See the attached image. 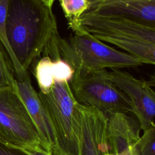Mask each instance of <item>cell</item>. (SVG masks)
I'll list each match as a JSON object with an SVG mask.
<instances>
[{"label": "cell", "mask_w": 155, "mask_h": 155, "mask_svg": "<svg viewBox=\"0 0 155 155\" xmlns=\"http://www.w3.org/2000/svg\"><path fill=\"white\" fill-rule=\"evenodd\" d=\"M67 19L68 28L73 33L81 28L80 19L90 7L88 0H58Z\"/></svg>", "instance_id": "12"}, {"label": "cell", "mask_w": 155, "mask_h": 155, "mask_svg": "<svg viewBox=\"0 0 155 155\" xmlns=\"http://www.w3.org/2000/svg\"><path fill=\"white\" fill-rule=\"evenodd\" d=\"M8 3L9 0H0V41L3 44L10 56L14 71V76L15 77H21L28 71H24L20 67L13 54L7 38L5 24Z\"/></svg>", "instance_id": "13"}, {"label": "cell", "mask_w": 155, "mask_h": 155, "mask_svg": "<svg viewBox=\"0 0 155 155\" xmlns=\"http://www.w3.org/2000/svg\"><path fill=\"white\" fill-rule=\"evenodd\" d=\"M0 140L19 148L39 145L36 127L16 84L0 88Z\"/></svg>", "instance_id": "6"}, {"label": "cell", "mask_w": 155, "mask_h": 155, "mask_svg": "<svg viewBox=\"0 0 155 155\" xmlns=\"http://www.w3.org/2000/svg\"><path fill=\"white\" fill-rule=\"evenodd\" d=\"M110 80L128 97L132 112L137 117L143 131L154 127L155 93L152 88L154 79L146 81L136 79L128 72L120 69L108 71Z\"/></svg>", "instance_id": "7"}, {"label": "cell", "mask_w": 155, "mask_h": 155, "mask_svg": "<svg viewBox=\"0 0 155 155\" xmlns=\"http://www.w3.org/2000/svg\"><path fill=\"white\" fill-rule=\"evenodd\" d=\"M15 85L14 71L0 47V88Z\"/></svg>", "instance_id": "15"}, {"label": "cell", "mask_w": 155, "mask_h": 155, "mask_svg": "<svg viewBox=\"0 0 155 155\" xmlns=\"http://www.w3.org/2000/svg\"><path fill=\"white\" fill-rule=\"evenodd\" d=\"M111 155H137L140 138L138 123L125 113H107Z\"/></svg>", "instance_id": "11"}, {"label": "cell", "mask_w": 155, "mask_h": 155, "mask_svg": "<svg viewBox=\"0 0 155 155\" xmlns=\"http://www.w3.org/2000/svg\"><path fill=\"white\" fill-rule=\"evenodd\" d=\"M15 78L16 90L36 127L39 145L47 153L52 154L54 136L38 92L32 85L28 72L21 77Z\"/></svg>", "instance_id": "10"}, {"label": "cell", "mask_w": 155, "mask_h": 155, "mask_svg": "<svg viewBox=\"0 0 155 155\" xmlns=\"http://www.w3.org/2000/svg\"><path fill=\"white\" fill-rule=\"evenodd\" d=\"M137 155H155V126L143 131L136 143Z\"/></svg>", "instance_id": "14"}, {"label": "cell", "mask_w": 155, "mask_h": 155, "mask_svg": "<svg viewBox=\"0 0 155 155\" xmlns=\"http://www.w3.org/2000/svg\"><path fill=\"white\" fill-rule=\"evenodd\" d=\"M70 85L76 101L82 106L106 113L132 112L130 101L110 80L107 69L87 74L74 73Z\"/></svg>", "instance_id": "5"}, {"label": "cell", "mask_w": 155, "mask_h": 155, "mask_svg": "<svg viewBox=\"0 0 155 155\" xmlns=\"http://www.w3.org/2000/svg\"><path fill=\"white\" fill-rule=\"evenodd\" d=\"M17 148L21 150L27 155H52L42 149L39 145L25 148Z\"/></svg>", "instance_id": "17"}, {"label": "cell", "mask_w": 155, "mask_h": 155, "mask_svg": "<svg viewBox=\"0 0 155 155\" xmlns=\"http://www.w3.org/2000/svg\"><path fill=\"white\" fill-rule=\"evenodd\" d=\"M85 13L128 19L155 27V0H88Z\"/></svg>", "instance_id": "9"}, {"label": "cell", "mask_w": 155, "mask_h": 155, "mask_svg": "<svg viewBox=\"0 0 155 155\" xmlns=\"http://www.w3.org/2000/svg\"><path fill=\"white\" fill-rule=\"evenodd\" d=\"M60 51L62 58L78 74L108 68H136L143 64L137 58L107 45L82 27L68 39L61 38Z\"/></svg>", "instance_id": "4"}, {"label": "cell", "mask_w": 155, "mask_h": 155, "mask_svg": "<svg viewBox=\"0 0 155 155\" xmlns=\"http://www.w3.org/2000/svg\"><path fill=\"white\" fill-rule=\"evenodd\" d=\"M82 126V155H111L106 113L79 104Z\"/></svg>", "instance_id": "8"}, {"label": "cell", "mask_w": 155, "mask_h": 155, "mask_svg": "<svg viewBox=\"0 0 155 155\" xmlns=\"http://www.w3.org/2000/svg\"><path fill=\"white\" fill-rule=\"evenodd\" d=\"M38 94L54 136L52 155H82L81 113L70 82L55 79L48 92Z\"/></svg>", "instance_id": "2"}, {"label": "cell", "mask_w": 155, "mask_h": 155, "mask_svg": "<svg viewBox=\"0 0 155 155\" xmlns=\"http://www.w3.org/2000/svg\"><path fill=\"white\" fill-rule=\"evenodd\" d=\"M40 1L44 2L45 4H46L48 6L52 7V6L53 5V3H54L55 0H40Z\"/></svg>", "instance_id": "18"}, {"label": "cell", "mask_w": 155, "mask_h": 155, "mask_svg": "<svg viewBox=\"0 0 155 155\" xmlns=\"http://www.w3.org/2000/svg\"><path fill=\"white\" fill-rule=\"evenodd\" d=\"M81 27L98 40L110 44L139 59L155 64V27L119 17L84 13Z\"/></svg>", "instance_id": "3"}, {"label": "cell", "mask_w": 155, "mask_h": 155, "mask_svg": "<svg viewBox=\"0 0 155 155\" xmlns=\"http://www.w3.org/2000/svg\"><path fill=\"white\" fill-rule=\"evenodd\" d=\"M0 155H27L21 150L8 146L0 140Z\"/></svg>", "instance_id": "16"}, {"label": "cell", "mask_w": 155, "mask_h": 155, "mask_svg": "<svg viewBox=\"0 0 155 155\" xmlns=\"http://www.w3.org/2000/svg\"><path fill=\"white\" fill-rule=\"evenodd\" d=\"M6 35L21 68L27 71L58 30L52 7L40 0H9Z\"/></svg>", "instance_id": "1"}]
</instances>
